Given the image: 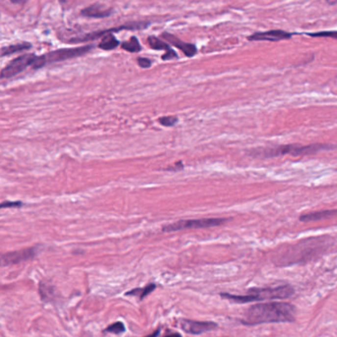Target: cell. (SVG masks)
Masks as SVG:
<instances>
[{"label": "cell", "instance_id": "9c48e42d", "mask_svg": "<svg viewBox=\"0 0 337 337\" xmlns=\"http://www.w3.org/2000/svg\"><path fill=\"white\" fill-rule=\"evenodd\" d=\"M149 25V23H131L130 25H125V26H121L118 28H110V29H106V30H103V31H99V32H94V33H90L87 34L85 36L79 37V38H75L73 40H70L69 43H85V42H89V41H93L96 40L100 37L105 36L107 34H111L114 32H120L122 30H140V29H144Z\"/></svg>", "mask_w": 337, "mask_h": 337}, {"label": "cell", "instance_id": "ac0fdd59", "mask_svg": "<svg viewBox=\"0 0 337 337\" xmlns=\"http://www.w3.org/2000/svg\"><path fill=\"white\" fill-rule=\"evenodd\" d=\"M149 46L153 49V50H156V51H166V52H169L171 51V48L169 47V45H167L164 41L158 39L157 37H154V36H150L147 40Z\"/></svg>", "mask_w": 337, "mask_h": 337}, {"label": "cell", "instance_id": "7402d4cb", "mask_svg": "<svg viewBox=\"0 0 337 337\" xmlns=\"http://www.w3.org/2000/svg\"><path fill=\"white\" fill-rule=\"evenodd\" d=\"M311 37L314 38H331L337 40V31H324V32H318L313 34H309Z\"/></svg>", "mask_w": 337, "mask_h": 337}, {"label": "cell", "instance_id": "7c38bea8", "mask_svg": "<svg viewBox=\"0 0 337 337\" xmlns=\"http://www.w3.org/2000/svg\"><path fill=\"white\" fill-rule=\"evenodd\" d=\"M162 38L165 39L166 41H168L173 46L177 47L179 50H181L188 57H191V56L195 55L196 52H197V49H196V47L194 45L181 42L179 38H177L176 36H174V35H172L170 33H163L162 34Z\"/></svg>", "mask_w": 337, "mask_h": 337}, {"label": "cell", "instance_id": "30bf717a", "mask_svg": "<svg viewBox=\"0 0 337 337\" xmlns=\"http://www.w3.org/2000/svg\"><path fill=\"white\" fill-rule=\"evenodd\" d=\"M217 324L212 321H196V320H189L183 319L181 321V327L187 333L197 335L207 331H211L217 328Z\"/></svg>", "mask_w": 337, "mask_h": 337}, {"label": "cell", "instance_id": "603a6c76", "mask_svg": "<svg viewBox=\"0 0 337 337\" xmlns=\"http://www.w3.org/2000/svg\"><path fill=\"white\" fill-rule=\"evenodd\" d=\"M159 122L161 125L165 126V127H173L174 125L177 124L178 119L174 118V117H164V118H161L159 120Z\"/></svg>", "mask_w": 337, "mask_h": 337}, {"label": "cell", "instance_id": "8fae6325", "mask_svg": "<svg viewBox=\"0 0 337 337\" xmlns=\"http://www.w3.org/2000/svg\"><path fill=\"white\" fill-rule=\"evenodd\" d=\"M292 37V34L287 33L282 30H271L263 33H255L250 36L249 41H269V42H278L282 40H289Z\"/></svg>", "mask_w": 337, "mask_h": 337}, {"label": "cell", "instance_id": "484cf974", "mask_svg": "<svg viewBox=\"0 0 337 337\" xmlns=\"http://www.w3.org/2000/svg\"><path fill=\"white\" fill-rule=\"evenodd\" d=\"M176 57H178V55H177V53H176L173 50L167 52L162 56L163 60H168V59H172V58H176Z\"/></svg>", "mask_w": 337, "mask_h": 337}, {"label": "cell", "instance_id": "d6986e66", "mask_svg": "<svg viewBox=\"0 0 337 337\" xmlns=\"http://www.w3.org/2000/svg\"><path fill=\"white\" fill-rule=\"evenodd\" d=\"M156 288L155 284H149L147 285L145 288H139V289H134L129 293H127V295H130V296H138L140 300H143L147 295H149L150 293H152Z\"/></svg>", "mask_w": 337, "mask_h": 337}, {"label": "cell", "instance_id": "3957f363", "mask_svg": "<svg viewBox=\"0 0 337 337\" xmlns=\"http://www.w3.org/2000/svg\"><path fill=\"white\" fill-rule=\"evenodd\" d=\"M334 147L328 144H311L307 146L302 145H281L276 147H265V148H257L250 151V155L254 158L258 159H268L274 158L284 155H291V156H306L315 154L319 151L323 150H331Z\"/></svg>", "mask_w": 337, "mask_h": 337}, {"label": "cell", "instance_id": "4fadbf2b", "mask_svg": "<svg viewBox=\"0 0 337 337\" xmlns=\"http://www.w3.org/2000/svg\"><path fill=\"white\" fill-rule=\"evenodd\" d=\"M112 9L104 8V6L99 4H93L81 11V14L89 18H105L110 16Z\"/></svg>", "mask_w": 337, "mask_h": 337}, {"label": "cell", "instance_id": "8992f818", "mask_svg": "<svg viewBox=\"0 0 337 337\" xmlns=\"http://www.w3.org/2000/svg\"><path fill=\"white\" fill-rule=\"evenodd\" d=\"M226 219L223 218H203V219H190V220H181L176 223L167 225L163 228L164 232H177L185 229H203L211 228L215 226H220L223 223L226 222Z\"/></svg>", "mask_w": 337, "mask_h": 337}, {"label": "cell", "instance_id": "ba28073f", "mask_svg": "<svg viewBox=\"0 0 337 337\" xmlns=\"http://www.w3.org/2000/svg\"><path fill=\"white\" fill-rule=\"evenodd\" d=\"M39 250L37 248H28L16 252H10L0 254V267L19 264L24 261H28L34 259L38 255Z\"/></svg>", "mask_w": 337, "mask_h": 337}, {"label": "cell", "instance_id": "5bb4252c", "mask_svg": "<svg viewBox=\"0 0 337 337\" xmlns=\"http://www.w3.org/2000/svg\"><path fill=\"white\" fill-rule=\"evenodd\" d=\"M337 210H323V211H315V212H310L307 214H303L300 217V221L304 223H310L319 220L328 219L330 217L336 216Z\"/></svg>", "mask_w": 337, "mask_h": 337}, {"label": "cell", "instance_id": "d4e9b609", "mask_svg": "<svg viewBox=\"0 0 337 337\" xmlns=\"http://www.w3.org/2000/svg\"><path fill=\"white\" fill-rule=\"evenodd\" d=\"M22 205V202H12V201H5L3 203H0V209L2 208H12V207H19Z\"/></svg>", "mask_w": 337, "mask_h": 337}, {"label": "cell", "instance_id": "52a82bcc", "mask_svg": "<svg viewBox=\"0 0 337 337\" xmlns=\"http://www.w3.org/2000/svg\"><path fill=\"white\" fill-rule=\"evenodd\" d=\"M36 57L37 55H35L34 53H26L16 57L1 70V72H0V78L6 79L14 77L23 72L28 67H32L36 60Z\"/></svg>", "mask_w": 337, "mask_h": 337}, {"label": "cell", "instance_id": "ffe728a7", "mask_svg": "<svg viewBox=\"0 0 337 337\" xmlns=\"http://www.w3.org/2000/svg\"><path fill=\"white\" fill-rule=\"evenodd\" d=\"M122 48L130 52H138L141 51V46L136 37H131L130 41L123 43Z\"/></svg>", "mask_w": 337, "mask_h": 337}, {"label": "cell", "instance_id": "9a60e30c", "mask_svg": "<svg viewBox=\"0 0 337 337\" xmlns=\"http://www.w3.org/2000/svg\"><path fill=\"white\" fill-rule=\"evenodd\" d=\"M31 48H32V44H30L28 42H23V43H19V44H15V45H10V46H7V47H4L2 49H0V57L11 55V54H14V53H19V52H22L24 51H28Z\"/></svg>", "mask_w": 337, "mask_h": 337}, {"label": "cell", "instance_id": "cb8c5ba5", "mask_svg": "<svg viewBox=\"0 0 337 337\" xmlns=\"http://www.w3.org/2000/svg\"><path fill=\"white\" fill-rule=\"evenodd\" d=\"M137 62L139 64V66L142 68H149L152 65V61L148 58H145V57H139L137 59Z\"/></svg>", "mask_w": 337, "mask_h": 337}, {"label": "cell", "instance_id": "f1b7e54d", "mask_svg": "<svg viewBox=\"0 0 337 337\" xmlns=\"http://www.w3.org/2000/svg\"><path fill=\"white\" fill-rule=\"evenodd\" d=\"M159 334H160V329H157L155 332H153L152 334H149V335H147L145 337H158Z\"/></svg>", "mask_w": 337, "mask_h": 337}, {"label": "cell", "instance_id": "7a4b0ae2", "mask_svg": "<svg viewBox=\"0 0 337 337\" xmlns=\"http://www.w3.org/2000/svg\"><path fill=\"white\" fill-rule=\"evenodd\" d=\"M296 308L286 302H268L249 308L242 319L243 323L256 325L270 322H290L295 320Z\"/></svg>", "mask_w": 337, "mask_h": 337}, {"label": "cell", "instance_id": "6da1fadb", "mask_svg": "<svg viewBox=\"0 0 337 337\" xmlns=\"http://www.w3.org/2000/svg\"><path fill=\"white\" fill-rule=\"evenodd\" d=\"M331 239L316 237L304 239L294 245L282 247L272 257L276 265L287 266L310 261L322 255L330 247Z\"/></svg>", "mask_w": 337, "mask_h": 337}, {"label": "cell", "instance_id": "44dd1931", "mask_svg": "<svg viewBox=\"0 0 337 337\" xmlns=\"http://www.w3.org/2000/svg\"><path fill=\"white\" fill-rule=\"evenodd\" d=\"M105 332H109V333H115V334H120L126 331V326L124 324V322L122 321H117L115 323H112L110 325H108L105 330Z\"/></svg>", "mask_w": 337, "mask_h": 337}, {"label": "cell", "instance_id": "5b68a950", "mask_svg": "<svg viewBox=\"0 0 337 337\" xmlns=\"http://www.w3.org/2000/svg\"><path fill=\"white\" fill-rule=\"evenodd\" d=\"M94 49V46H85V47H79V48H68V49H59L53 52H50L48 53H45L41 56H37L36 60L32 66L34 69H40L46 65L60 62L72 58H76L82 55H85L89 52H91Z\"/></svg>", "mask_w": 337, "mask_h": 337}, {"label": "cell", "instance_id": "83f0119b", "mask_svg": "<svg viewBox=\"0 0 337 337\" xmlns=\"http://www.w3.org/2000/svg\"><path fill=\"white\" fill-rule=\"evenodd\" d=\"M10 1L14 4H18V5H21V4H24L27 0H10Z\"/></svg>", "mask_w": 337, "mask_h": 337}, {"label": "cell", "instance_id": "e0dca14e", "mask_svg": "<svg viewBox=\"0 0 337 337\" xmlns=\"http://www.w3.org/2000/svg\"><path fill=\"white\" fill-rule=\"evenodd\" d=\"M120 42L118 39H116L111 34H107L103 38L98 47L104 51H111L118 48Z\"/></svg>", "mask_w": 337, "mask_h": 337}, {"label": "cell", "instance_id": "277c9868", "mask_svg": "<svg viewBox=\"0 0 337 337\" xmlns=\"http://www.w3.org/2000/svg\"><path fill=\"white\" fill-rule=\"evenodd\" d=\"M294 295V288L290 285H281L276 287L256 288L248 291L246 295H232L228 293L221 294V297L239 304H246L257 301L287 299Z\"/></svg>", "mask_w": 337, "mask_h": 337}, {"label": "cell", "instance_id": "4316f807", "mask_svg": "<svg viewBox=\"0 0 337 337\" xmlns=\"http://www.w3.org/2000/svg\"><path fill=\"white\" fill-rule=\"evenodd\" d=\"M164 337H181V335L178 332H169Z\"/></svg>", "mask_w": 337, "mask_h": 337}, {"label": "cell", "instance_id": "2e32d148", "mask_svg": "<svg viewBox=\"0 0 337 337\" xmlns=\"http://www.w3.org/2000/svg\"><path fill=\"white\" fill-rule=\"evenodd\" d=\"M39 292H40V296L44 302L50 303L54 299V295H55L54 287L49 283L41 282L40 286H39Z\"/></svg>", "mask_w": 337, "mask_h": 337}]
</instances>
